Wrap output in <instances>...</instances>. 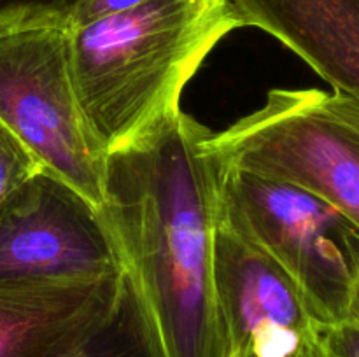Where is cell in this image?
<instances>
[{
	"label": "cell",
	"mask_w": 359,
	"mask_h": 357,
	"mask_svg": "<svg viewBox=\"0 0 359 357\" xmlns=\"http://www.w3.org/2000/svg\"><path fill=\"white\" fill-rule=\"evenodd\" d=\"M41 170L30 150L0 122V210Z\"/></svg>",
	"instance_id": "obj_11"
},
{
	"label": "cell",
	"mask_w": 359,
	"mask_h": 357,
	"mask_svg": "<svg viewBox=\"0 0 359 357\" xmlns=\"http://www.w3.org/2000/svg\"><path fill=\"white\" fill-rule=\"evenodd\" d=\"M217 217L287 273L321 328L353 317L359 227L340 210L297 186L221 168Z\"/></svg>",
	"instance_id": "obj_4"
},
{
	"label": "cell",
	"mask_w": 359,
	"mask_h": 357,
	"mask_svg": "<svg viewBox=\"0 0 359 357\" xmlns=\"http://www.w3.org/2000/svg\"><path fill=\"white\" fill-rule=\"evenodd\" d=\"M123 272L104 212L55 175L35 174L0 210V282Z\"/></svg>",
	"instance_id": "obj_6"
},
{
	"label": "cell",
	"mask_w": 359,
	"mask_h": 357,
	"mask_svg": "<svg viewBox=\"0 0 359 357\" xmlns=\"http://www.w3.org/2000/svg\"><path fill=\"white\" fill-rule=\"evenodd\" d=\"M70 35L69 16L56 9L0 23V122L42 170L102 210L107 156L81 112Z\"/></svg>",
	"instance_id": "obj_3"
},
{
	"label": "cell",
	"mask_w": 359,
	"mask_h": 357,
	"mask_svg": "<svg viewBox=\"0 0 359 357\" xmlns=\"http://www.w3.org/2000/svg\"><path fill=\"white\" fill-rule=\"evenodd\" d=\"M76 2L77 0H0V21L42 9L63 10L69 16L70 9H72Z\"/></svg>",
	"instance_id": "obj_14"
},
{
	"label": "cell",
	"mask_w": 359,
	"mask_h": 357,
	"mask_svg": "<svg viewBox=\"0 0 359 357\" xmlns=\"http://www.w3.org/2000/svg\"><path fill=\"white\" fill-rule=\"evenodd\" d=\"M214 287L231 356L290 357L325 329L287 273L219 217L214 234Z\"/></svg>",
	"instance_id": "obj_7"
},
{
	"label": "cell",
	"mask_w": 359,
	"mask_h": 357,
	"mask_svg": "<svg viewBox=\"0 0 359 357\" xmlns=\"http://www.w3.org/2000/svg\"><path fill=\"white\" fill-rule=\"evenodd\" d=\"M330 98H332L335 111L342 115L344 121L359 135V102L351 97H346V94L337 93V91L330 93Z\"/></svg>",
	"instance_id": "obj_15"
},
{
	"label": "cell",
	"mask_w": 359,
	"mask_h": 357,
	"mask_svg": "<svg viewBox=\"0 0 359 357\" xmlns=\"http://www.w3.org/2000/svg\"><path fill=\"white\" fill-rule=\"evenodd\" d=\"M74 357H158L130 298L111 326Z\"/></svg>",
	"instance_id": "obj_10"
},
{
	"label": "cell",
	"mask_w": 359,
	"mask_h": 357,
	"mask_svg": "<svg viewBox=\"0 0 359 357\" xmlns=\"http://www.w3.org/2000/svg\"><path fill=\"white\" fill-rule=\"evenodd\" d=\"M181 108L107 156L105 220L158 357H231L214 287L221 167Z\"/></svg>",
	"instance_id": "obj_1"
},
{
	"label": "cell",
	"mask_w": 359,
	"mask_h": 357,
	"mask_svg": "<svg viewBox=\"0 0 359 357\" xmlns=\"http://www.w3.org/2000/svg\"><path fill=\"white\" fill-rule=\"evenodd\" d=\"M326 356L359 357V324L353 318L323 329Z\"/></svg>",
	"instance_id": "obj_13"
},
{
	"label": "cell",
	"mask_w": 359,
	"mask_h": 357,
	"mask_svg": "<svg viewBox=\"0 0 359 357\" xmlns=\"http://www.w3.org/2000/svg\"><path fill=\"white\" fill-rule=\"evenodd\" d=\"M353 321H356L359 324V282L356 287V296H354V304H353Z\"/></svg>",
	"instance_id": "obj_17"
},
{
	"label": "cell",
	"mask_w": 359,
	"mask_h": 357,
	"mask_svg": "<svg viewBox=\"0 0 359 357\" xmlns=\"http://www.w3.org/2000/svg\"><path fill=\"white\" fill-rule=\"evenodd\" d=\"M242 21L304 59L333 91L359 102V0H230Z\"/></svg>",
	"instance_id": "obj_9"
},
{
	"label": "cell",
	"mask_w": 359,
	"mask_h": 357,
	"mask_svg": "<svg viewBox=\"0 0 359 357\" xmlns=\"http://www.w3.org/2000/svg\"><path fill=\"white\" fill-rule=\"evenodd\" d=\"M231 357H255V356L249 352H238V354H233ZM290 357H328L326 356L325 342H323V331L319 332L318 336H314V338L307 340V342H305L297 352L291 354Z\"/></svg>",
	"instance_id": "obj_16"
},
{
	"label": "cell",
	"mask_w": 359,
	"mask_h": 357,
	"mask_svg": "<svg viewBox=\"0 0 359 357\" xmlns=\"http://www.w3.org/2000/svg\"><path fill=\"white\" fill-rule=\"evenodd\" d=\"M125 273L0 282V357H74L118 318Z\"/></svg>",
	"instance_id": "obj_8"
},
{
	"label": "cell",
	"mask_w": 359,
	"mask_h": 357,
	"mask_svg": "<svg viewBox=\"0 0 359 357\" xmlns=\"http://www.w3.org/2000/svg\"><path fill=\"white\" fill-rule=\"evenodd\" d=\"M223 170L286 182L328 202L359 227V135L321 90H270L262 107L209 132Z\"/></svg>",
	"instance_id": "obj_5"
},
{
	"label": "cell",
	"mask_w": 359,
	"mask_h": 357,
	"mask_svg": "<svg viewBox=\"0 0 359 357\" xmlns=\"http://www.w3.org/2000/svg\"><path fill=\"white\" fill-rule=\"evenodd\" d=\"M242 21L230 0H149L72 28V72L105 156L181 108L186 84Z\"/></svg>",
	"instance_id": "obj_2"
},
{
	"label": "cell",
	"mask_w": 359,
	"mask_h": 357,
	"mask_svg": "<svg viewBox=\"0 0 359 357\" xmlns=\"http://www.w3.org/2000/svg\"><path fill=\"white\" fill-rule=\"evenodd\" d=\"M146 2L149 0H77L69 13V23L72 28L81 27L102 16L121 13Z\"/></svg>",
	"instance_id": "obj_12"
}]
</instances>
